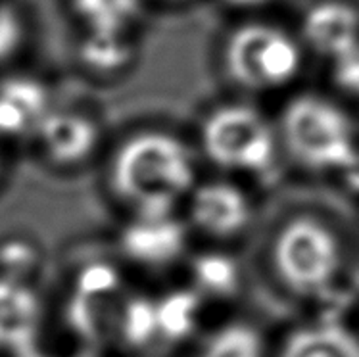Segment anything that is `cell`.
I'll return each mask as SVG.
<instances>
[{"label": "cell", "mask_w": 359, "mask_h": 357, "mask_svg": "<svg viewBox=\"0 0 359 357\" xmlns=\"http://www.w3.org/2000/svg\"><path fill=\"white\" fill-rule=\"evenodd\" d=\"M200 286L215 294H229L236 286V267L225 255H204L194 263Z\"/></svg>", "instance_id": "cell-17"}, {"label": "cell", "mask_w": 359, "mask_h": 357, "mask_svg": "<svg viewBox=\"0 0 359 357\" xmlns=\"http://www.w3.org/2000/svg\"><path fill=\"white\" fill-rule=\"evenodd\" d=\"M169 2H183V0H169Z\"/></svg>", "instance_id": "cell-24"}, {"label": "cell", "mask_w": 359, "mask_h": 357, "mask_svg": "<svg viewBox=\"0 0 359 357\" xmlns=\"http://www.w3.org/2000/svg\"><path fill=\"white\" fill-rule=\"evenodd\" d=\"M204 357H262V342L250 327L233 325L213 336Z\"/></svg>", "instance_id": "cell-16"}, {"label": "cell", "mask_w": 359, "mask_h": 357, "mask_svg": "<svg viewBox=\"0 0 359 357\" xmlns=\"http://www.w3.org/2000/svg\"><path fill=\"white\" fill-rule=\"evenodd\" d=\"M330 75L340 90L359 98V46L330 64Z\"/></svg>", "instance_id": "cell-20"}, {"label": "cell", "mask_w": 359, "mask_h": 357, "mask_svg": "<svg viewBox=\"0 0 359 357\" xmlns=\"http://www.w3.org/2000/svg\"><path fill=\"white\" fill-rule=\"evenodd\" d=\"M183 227L168 217L144 219L129 227L123 234L125 254L147 265L173 262L183 252Z\"/></svg>", "instance_id": "cell-11"}, {"label": "cell", "mask_w": 359, "mask_h": 357, "mask_svg": "<svg viewBox=\"0 0 359 357\" xmlns=\"http://www.w3.org/2000/svg\"><path fill=\"white\" fill-rule=\"evenodd\" d=\"M150 0H72L85 31L133 33Z\"/></svg>", "instance_id": "cell-13"}, {"label": "cell", "mask_w": 359, "mask_h": 357, "mask_svg": "<svg viewBox=\"0 0 359 357\" xmlns=\"http://www.w3.org/2000/svg\"><path fill=\"white\" fill-rule=\"evenodd\" d=\"M158 307V330L177 340L194 328L198 299L192 292H173Z\"/></svg>", "instance_id": "cell-15"}, {"label": "cell", "mask_w": 359, "mask_h": 357, "mask_svg": "<svg viewBox=\"0 0 359 357\" xmlns=\"http://www.w3.org/2000/svg\"><path fill=\"white\" fill-rule=\"evenodd\" d=\"M116 286H118V273L111 269L110 265L96 263V265H88L79 275L77 294L88 296V298H98V296H106L116 290Z\"/></svg>", "instance_id": "cell-19"}, {"label": "cell", "mask_w": 359, "mask_h": 357, "mask_svg": "<svg viewBox=\"0 0 359 357\" xmlns=\"http://www.w3.org/2000/svg\"><path fill=\"white\" fill-rule=\"evenodd\" d=\"M50 88L29 75H14L0 83V139H37L54 112Z\"/></svg>", "instance_id": "cell-7"}, {"label": "cell", "mask_w": 359, "mask_h": 357, "mask_svg": "<svg viewBox=\"0 0 359 357\" xmlns=\"http://www.w3.org/2000/svg\"><path fill=\"white\" fill-rule=\"evenodd\" d=\"M306 64L298 33L250 20L231 29L221 46V66L236 88L252 95L279 93L296 83Z\"/></svg>", "instance_id": "cell-2"}, {"label": "cell", "mask_w": 359, "mask_h": 357, "mask_svg": "<svg viewBox=\"0 0 359 357\" xmlns=\"http://www.w3.org/2000/svg\"><path fill=\"white\" fill-rule=\"evenodd\" d=\"M191 148L177 135L147 129L118 146L110 168L114 190L140 210L144 219L168 217L194 182Z\"/></svg>", "instance_id": "cell-1"}, {"label": "cell", "mask_w": 359, "mask_h": 357, "mask_svg": "<svg viewBox=\"0 0 359 357\" xmlns=\"http://www.w3.org/2000/svg\"><path fill=\"white\" fill-rule=\"evenodd\" d=\"M279 144L277 123L252 104L223 102L200 121L204 156L227 171H267L277 158Z\"/></svg>", "instance_id": "cell-4"}, {"label": "cell", "mask_w": 359, "mask_h": 357, "mask_svg": "<svg viewBox=\"0 0 359 357\" xmlns=\"http://www.w3.org/2000/svg\"><path fill=\"white\" fill-rule=\"evenodd\" d=\"M277 129L280 144L309 169H350L359 160L352 117L329 96L306 93L290 98L280 112Z\"/></svg>", "instance_id": "cell-3"}, {"label": "cell", "mask_w": 359, "mask_h": 357, "mask_svg": "<svg viewBox=\"0 0 359 357\" xmlns=\"http://www.w3.org/2000/svg\"><path fill=\"white\" fill-rule=\"evenodd\" d=\"M192 219L208 233L227 236L248 223V198L229 182H205L192 198Z\"/></svg>", "instance_id": "cell-10"}, {"label": "cell", "mask_w": 359, "mask_h": 357, "mask_svg": "<svg viewBox=\"0 0 359 357\" xmlns=\"http://www.w3.org/2000/svg\"><path fill=\"white\" fill-rule=\"evenodd\" d=\"M22 23L15 12L0 4V60L10 58L22 43Z\"/></svg>", "instance_id": "cell-21"}, {"label": "cell", "mask_w": 359, "mask_h": 357, "mask_svg": "<svg viewBox=\"0 0 359 357\" xmlns=\"http://www.w3.org/2000/svg\"><path fill=\"white\" fill-rule=\"evenodd\" d=\"M0 168H2V154H0Z\"/></svg>", "instance_id": "cell-25"}, {"label": "cell", "mask_w": 359, "mask_h": 357, "mask_svg": "<svg viewBox=\"0 0 359 357\" xmlns=\"http://www.w3.org/2000/svg\"><path fill=\"white\" fill-rule=\"evenodd\" d=\"M280 357H359V342L342 327L321 325L296 332Z\"/></svg>", "instance_id": "cell-14"}, {"label": "cell", "mask_w": 359, "mask_h": 357, "mask_svg": "<svg viewBox=\"0 0 359 357\" xmlns=\"http://www.w3.org/2000/svg\"><path fill=\"white\" fill-rule=\"evenodd\" d=\"M158 330V307L147 299H133L125 307L123 335L127 342L140 346L147 344Z\"/></svg>", "instance_id": "cell-18"}, {"label": "cell", "mask_w": 359, "mask_h": 357, "mask_svg": "<svg viewBox=\"0 0 359 357\" xmlns=\"http://www.w3.org/2000/svg\"><path fill=\"white\" fill-rule=\"evenodd\" d=\"M298 36L306 52L332 64L359 46V4L353 0H316L302 14Z\"/></svg>", "instance_id": "cell-6"}, {"label": "cell", "mask_w": 359, "mask_h": 357, "mask_svg": "<svg viewBox=\"0 0 359 357\" xmlns=\"http://www.w3.org/2000/svg\"><path fill=\"white\" fill-rule=\"evenodd\" d=\"M0 262L6 267V275L20 277L35 262V252L25 242H6L0 248Z\"/></svg>", "instance_id": "cell-22"}, {"label": "cell", "mask_w": 359, "mask_h": 357, "mask_svg": "<svg viewBox=\"0 0 359 357\" xmlns=\"http://www.w3.org/2000/svg\"><path fill=\"white\" fill-rule=\"evenodd\" d=\"M225 6L235 8V10H244V12H252V10H259L277 2V0H221Z\"/></svg>", "instance_id": "cell-23"}, {"label": "cell", "mask_w": 359, "mask_h": 357, "mask_svg": "<svg viewBox=\"0 0 359 357\" xmlns=\"http://www.w3.org/2000/svg\"><path fill=\"white\" fill-rule=\"evenodd\" d=\"M275 263L292 290L311 294L325 288L337 275L340 246L334 234L316 219H294L277 238Z\"/></svg>", "instance_id": "cell-5"}, {"label": "cell", "mask_w": 359, "mask_h": 357, "mask_svg": "<svg viewBox=\"0 0 359 357\" xmlns=\"http://www.w3.org/2000/svg\"><path fill=\"white\" fill-rule=\"evenodd\" d=\"M133 33H100L85 31L81 44V64L100 77L119 75L135 62Z\"/></svg>", "instance_id": "cell-12"}, {"label": "cell", "mask_w": 359, "mask_h": 357, "mask_svg": "<svg viewBox=\"0 0 359 357\" xmlns=\"http://www.w3.org/2000/svg\"><path fill=\"white\" fill-rule=\"evenodd\" d=\"M100 137V125L95 117L79 109L54 108L39 131L37 142L54 166L75 168L96 152Z\"/></svg>", "instance_id": "cell-8"}, {"label": "cell", "mask_w": 359, "mask_h": 357, "mask_svg": "<svg viewBox=\"0 0 359 357\" xmlns=\"http://www.w3.org/2000/svg\"><path fill=\"white\" fill-rule=\"evenodd\" d=\"M43 306L22 277H0V350L27 356L39 340Z\"/></svg>", "instance_id": "cell-9"}]
</instances>
